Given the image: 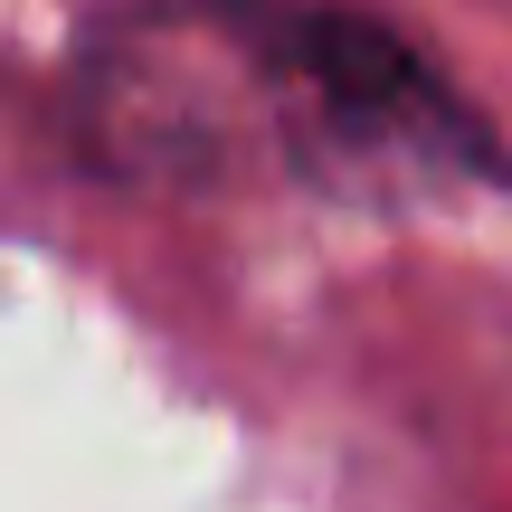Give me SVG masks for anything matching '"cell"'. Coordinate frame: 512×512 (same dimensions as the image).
Here are the masks:
<instances>
[{"mask_svg":"<svg viewBox=\"0 0 512 512\" xmlns=\"http://www.w3.org/2000/svg\"><path fill=\"white\" fill-rule=\"evenodd\" d=\"M275 95H285L294 152H313L323 171H351V181H465V171H484V133L389 29H361V19L285 29Z\"/></svg>","mask_w":512,"mask_h":512,"instance_id":"obj_1","label":"cell"}]
</instances>
